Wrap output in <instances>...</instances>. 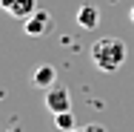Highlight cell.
<instances>
[{"instance_id":"cell-8","label":"cell","mask_w":134,"mask_h":132,"mask_svg":"<svg viewBox=\"0 0 134 132\" xmlns=\"http://www.w3.org/2000/svg\"><path fill=\"white\" fill-rule=\"evenodd\" d=\"M86 129H88V132H106V126H100V124H88Z\"/></svg>"},{"instance_id":"cell-10","label":"cell","mask_w":134,"mask_h":132,"mask_svg":"<svg viewBox=\"0 0 134 132\" xmlns=\"http://www.w3.org/2000/svg\"><path fill=\"white\" fill-rule=\"evenodd\" d=\"M131 23H134V6H131Z\"/></svg>"},{"instance_id":"cell-1","label":"cell","mask_w":134,"mask_h":132,"mask_svg":"<svg viewBox=\"0 0 134 132\" xmlns=\"http://www.w3.org/2000/svg\"><path fill=\"white\" fill-rule=\"evenodd\" d=\"M91 63L100 72H117L126 63V43L120 37H100L91 43Z\"/></svg>"},{"instance_id":"cell-5","label":"cell","mask_w":134,"mask_h":132,"mask_svg":"<svg viewBox=\"0 0 134 132\" xmlns=\"http://www.w3.org/2000/svg\"><path fill=\"white\" fill-rule=\"evenodd\" d=\"M31 83H34V86H40V89L54 86V83H57V69H54L52 63L37 66V69H34V75H31Z\"/></svg>"},{"instance_id":"cell-6","label":"cell","mask_w":134,"mask_h":132,"mask_svg":"<svg viewBox=\"0 0 134 132\" xmlns=\"http://www.w3.org/2000/svg\"><path fill=\"white\" fill-rule=\"evenodd\" d=\"M77 23L83 29H97L100 26V9L91 6V3H83L80 9H77Z\"/></svg>"},{"instance_id":"cell-2","label":"cell","mask_w":134,"mask_h":132,"mask_svg":"<svg viewBox=\"0 0 134 132\" xmlns=\"http://www.w3.org/2000/svg\"><path fill=\"white\" fill-rule=\"evenodd\" d=\"M46 109H49L52 115L69 112V109H71V95H69V89L60 86V83L49 86V89H46Z\"/></svg>"},{"instance_id":"cell-9","label":"cell","mask_w":134,"mask_h":132,"mask_svg":"<svg viewBox=\"0 0 134 132\" xmlns=\"http://www.w3.org/2000/svg\"><path fill=\"white\" fill-rule=\"evenodd\" d=\"M71 132H88V129H86V126H77V129H71Z\"/></svg>"},{"instance_id":"cell-3","label":"cell","mask_w":134,"mask_h":132,"mask_svg":"<svg viewBox=\"0 0 134 132\" xmlns=\"http://www.w3.org/2000/svg\"><path fill=\"white\" fill-rule=\"evenodd\" d=\"M0 9L14 20H26L37 12V0H0Z\"/></svg>"},{"instance_id":"cell-7","label":"cell","mask_w":134,"mask_h":132,"mask_svg":"<svg viewBox=\"0 0 134 132\" xmlns=\"http://www.w3.org/2000/svg\"><path fill=\"white\" fill-rule=\"evenodd\" d=\"M54 126H57L60 132H71V129H77V118H74V112L69 109V112L54 115Z\"/></svg>"},{"instance_id":"cell-4","label":"cell","mask_w":134,"mask_h":132,"mask_svg":"<svg viewBox=\"0 0 134 132\" xmlns=\"http://www.w3.org/2000/svg\"><path fill=\"white\" fill-rule=\"evenodd\" d=\"M23 29H26L29 37H43V35L52 29V14H49V12H43V9H37L31 17L23 20Z\"/></svg>"}]
</instances>
